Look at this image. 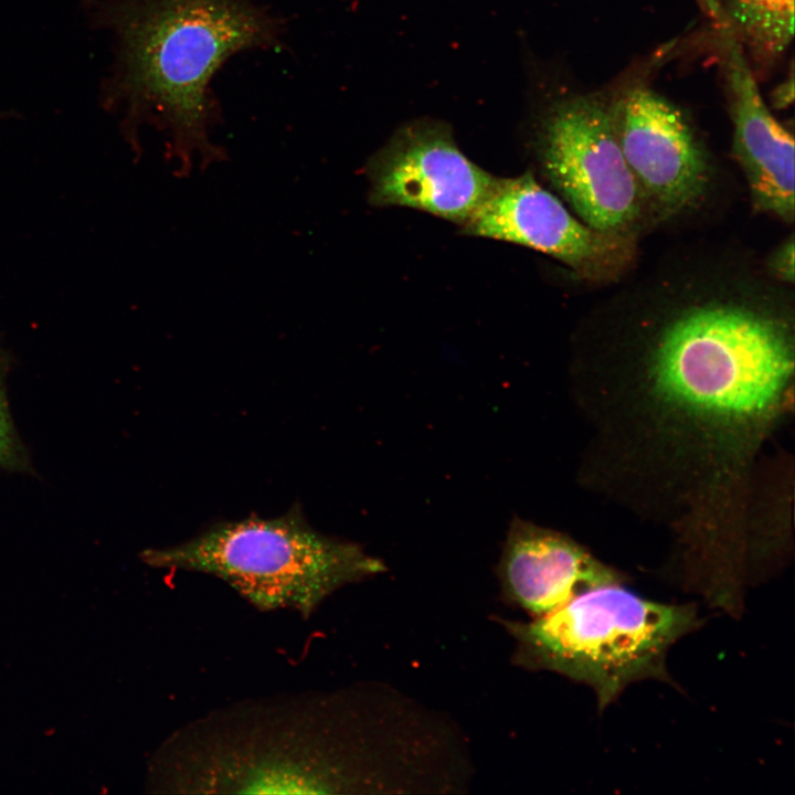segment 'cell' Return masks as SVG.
Returning a JSON list of instances; mask_svg holds the SVG:
<instances>
[{"instance_id":"9","label":"cell","mask_w":795,"mask_h":795,"mask_svg":"<svg viewBox=\"0 0 795 795\" xmlns=\"http://www.w3.org/2000/svg\"><path fill=\"white\" fill-rule=\"evenodd\" d=\"M725 47L733 157L745 177L753 208L791 224L795 212L793 136L768 110L748 57L730 31Z\"/></svg>"},{"instance_id":"4","label":"cell","mask_w":795,"mask_h":795,"mask_svg":"<svg viewBox=\"0 0 795 795\" xmlns=\"http://www.w3.org/2000/svg\"><path fill=\"white\" fill-rule=\"evenodd\" d=\"M502 624L516 642V664L591 687L602 711L633 682L670 681L668 650L701 619L692 605L653 602L610 584L530 622Z\"/></svg>"},{"instance_id":"8","label":"cell","mask_w":795,"mask_h":795,"mask_svg":"<svg viewBox=\"0 0 795 795\" xmlns=\"http://www.w3.org/2000/svg\"><path fill=\"white\" fill-rule=\"evenodd\" d=\"M616 136L649 215L672 218L696 206L711 178L706 149L686 116L646 87L612 105Z\"/></svg>"},{"instance_id":"1","label":"cell","mask_w":795,"mask_h":795,"mask_svg":"<svg viewBox=\"0 0 795 795\" xmlns=\"http://www.w3.org/2000/svg\"><path fill=\"white\" fill-rule=\"evenodd\" d=\"M732 264L668 273L632 308L660 398L733 424L767 415L784 393L794 369V315L786 294Z\"/></svg>"},{"instance_id":"10","label":"cell","mask_w":795,"mask_h":795,"mask_svg":"<svg viewBox=\"0 0 795 795\" xmlns=\"http://www.w3.org/2000/svg\"><path fill=\"white\" fill-rule=\"evenodd\" d=\"M497 573L506 597L532 617L625 581L569 538L519 518L510 522Z\"/></svg>"},{"instance_id":"2","label":"cell","mask_w":795,"mask_h":795,"mask_svg":"<svg viewBox=\"0 0 795 795\" xmlns=\"http://www.w3.org/2000/svg\"><path fill=\"white\" fill-rule=\"evenodd\" d=\"M98 26L115 35L103 88L123 108L132 139L144 124L167 135L168 158L188 171L223 158L212 134L221 106L212 82L234 55L276 50L285 20L261 0H89Z\"/></svg>"},{"instance_id":"11","label":"cell","mask_w":795,"mask_h":795,"mask_svg":"<svg viewBox=\"0 0 795 795\" xmlns=\"http://www.w3.org/2000/svg\"><path fill=\"white\" fill-rule=\"evenodd\" d=\"M730 33L756 65L776 62L794 35V0H728Z\"/></svg>"},{"instance_id":"12","label":"cell","mask_w":795,"mask_h":795,"mask_svg":"<svg viewBox=\"0 0 795 795\" xmlns=\"http://www.w3.org/2000/svg\"><path fill=\"white\" fill-rule=\"evenodd\" d=\"M10 365L8 352L0 347V468L29 473L32 470L30 456L13 423L7 396Z\"/></svg>"},{"instance_id":"3","label":"cell","mask_w":795,"mask_h":795,"mask_svg":"<svg viewBox=\"0 0 795 795\" xmlns=\"http://www.w3.org/2000/svg\"><path fill=\"white\" fill-rule=\"evenodd\" d=\"M140 558L151 568L214 576L258 611L303 618L339 589L385 571L361 545L315 529L298 504L277 517L215 522Z\"/></svg>"},{"instance_id":"5","label":"cell","mask_w":795,"mask_h":795,"mask_svg":"<svg viewBox=\"0 0 795 795\" xmlns=\"http://www.w3.org/2000/svg\"><path fill=\"white\" fill-rule=\"evenodd\" d=\"M536 150L547 180L581 221L636 237L649 212L623 156L612 105L592 95L554 100L539 118Z\"/></svg>"},{"instance_id":"6","label":"cell","mask_w":795,"mask_h":795,"mask_svg":"<svg viewBox=\"0 0 795 795\" xmlns=\"http://www.w3.org/2000/svg\"><path fill=\"white\" fill-rule=\"evenodd\" d=\"M467 235L500 240L537 250L590 282L624 274L636 256V237L591 227L526 172L498 182L470 219Z\"/></svg>"},{"instance_id":"13","label":"cell","mask_w":795,"mask_h":795,"mask_svg":"<svg viewBox=\"0 0 795 795\" xmlns=\"http://www.w3.org/2000/svg\"><path fill=\"white\" fill-rule=\"evenodd\" d=\"M794 237L791 235L770 254L765 263L768 277L778 283H794Z\"/></svg>"},{"instance_id":"7","label":"cell","mask_w":795,"mask_h":795,"mask_svg":"<svg viewBox=\"0 0 795 795\" xmlns=\"http://www.w3.org/2000/svg\"><path fill=\"white\" fill-rule=\"evenodd\" d=\"M370 202L416 209L465 224L498 179L457 146L448 125L420 119L403 125L367 166Z\"/></svg>"}]
</instances>
